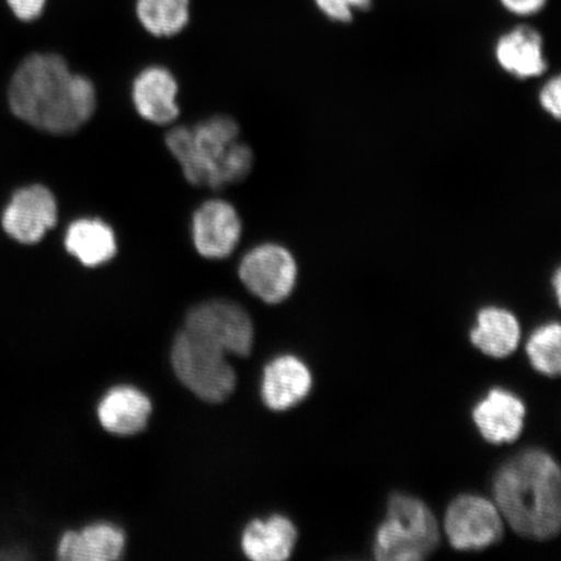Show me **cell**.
<instances>
[{"mask_svg":"<svg viewBox=\"0 0 561 561\" xmlns=\"http://www.w3.org/2000/svg\"><path fill=\"white\" fill-rule=\"evenodd\" d=\"M9 100L21 121L54 135L80 129L96 107L93 82L70 72L67 61L54 54H34L21 62Z\"/></svg>","mask_w":561,"mask_h":561,"instance_id":"6da1fadb","label":"cell"},{"mask_svg":"<svg viewBox=\"0 0 561 561\" xmlns=\"http://www.w3.org/2000/svg\"><path fill=\"white\" fill-rule=\"evenodd\" d=\"M493 493L503 520L533 541H549L561 526V474L549 453L531 448L497 469Z\"/></svg>","mask_w":561,"mask_h":561,"instance_id":"7a4b0ae2","label":"cell"},{"mask_svg":"<svg viewBox=\"0 0 561 561\" xmlns=\"http://www.w3.org/2000/svg\"><path fill=\"white\" fill-rule=\"evenodd\" d=\"M191 184L221 188L248 178L254 153L240 138V126L228 116H214L187 128L178 126L165 137Z\"/></svg>","mask_w":561,"mask_h":561,"instance_id":"3957f363","label":"cell"},{"mask_svg":"<svg viewBox=\"0 0 561 561\" xmlns=\"http://www.w3.org/2000/svg\"><path fill=\"white\" fill-rule=\"evenodd\" d=\"M440 541L439 525L432 510L416 496L390 497L378 526L374 556L381 561H419L430 558Z\"/></svg>","mask_w":561,"mask_h":561,"instance_id":"277c9868","label":"cell"},{"mask_svg":"<svg viewBox=\"0 0 561 561\" xmlns=\"http://www.w3.org/2000/svg\"><path fill=\"white\" fill-rule=\"evenodd\" d=\"M227 354L193 333L182 331L172 348L175 376L202 401L220 403L236 389L237 377Z\"/></svg>","mask_w":561,"mask_h":561,"instance_id":"5b68a950","label":"cell"},{"mask_svg":"<svg viewBox=\"0 0 561 561\" xmlns=\"http://www.w3.org/2000/svg\"><path fill=\"white\" fill-rule=\"evenodd\" d=\"M444 529L455 550L481 551L502 541L504 520L486 497L461 494L448 504Z\"/></svg>","mask_w":561,"mask_h":561,"instance_id":"8992f818","label":"cell"},{"mask_svg":"<svg viewBox=\"0 0 561 561\" xmlns=\"http://www.w3.org/2000/svg\"><path fill=\"white\" fill-rule=\"evenodd\" d=\"M186 331L227 355L248 356L254 345V327L248 312L230 301L215 300L187 314Z\"/></svg>","mask_w":561,"mask_h":561,"instance_id":"52a82bcc","label":"cell"},{"mask_svg":"<svg viewBox=\"0 0 561 561\" xmlns=\"http://www.w3.org/2000/svg\"><path fill=\"white\" fill-rule=\"evenodd\" d=\"M240 277L255 297L265 304L278 305L296 289L298 264L284 245L264 243L244 255L240 265Z\"/></svg>","mask_w":561,"mask_h":561,"instance_id":"ba28073f","label":"cell"},{"mask_svg":"<svg viewBox=\"0 0 561 561\" xmlns=\"http://www.w3.org/2000/svg\"><path fill=\"white\" fill-rule=\"evenodd\" d=\"M58 222V203L47 187L33 185L13 194L2 215V226L13 240L34 244Z\"/></svg>","mask_w":561,"mask_h":561,"instance_id":"9c48e42d","label":"cell"},{"mask_svg":"<svg viewBox=\"0 0 561 561\" xmlns=\"http://www.w3.org/2000/svg\"><path fill=\"white\" fill-rule=\"evenodd\" d=\"M240 216L226 201H208L193 217V241L196 251L207 259H224L241 240Z\"/></svg>","mask_w":561,"mask_h":561,"instance_id":"30bf717a","label":"cell"},{"mask_svg":"<svg viewBox=\"0 0 561 561\" xmlns=\"http://www.w3.org/2000/svg\"><path fill=\"white\" fill-rule=\"evenodd\" d=\"M472 417L477 430L489 444H511L522 436L526 407L514 392L495 388L474 405Z\"/></svg>","mask_w":561,"mask_h":561,"instance_id":"8fae6325","label":"cell"},{"mask_svg":"<svg viewBox=\"0 0 561 561\" xmlns=\"http://www.w3.org/2000/svg\"><path fill=\"white\" fill-rule=\"evenodd\" d=\"M541 33L528 25H518L496 39L494 58L497 66L517 80L541 77L549 68Z\"/></svg>","mask_w":561,"mask_h":561,"instance_id":"7c38bea8","label":"cell"},{"mask_svg":"<svg viewBox=\"0 0 561 561\" xmlns=\"http://www.w3.org/2000/svg\"><path fill=\"white\" fill-rule=\"evenodd\" d=\"M313 377L305 362L294 355H283L264 369L262 398L268 409H293L310 394Z\"/></svg>","mask_w":561,"mask_h":561,"instance_id":"4fadbf2b","label":"cell"},{"mask_svg":"<svg viewBox=\"0 0 561 561\" xmlns=\"http://www.w3.org/2000/svg\"><path fill=\"white\" fill-rule=\"evenodd\" d=\"M179 85L174 77L161 67L140 72L133 83V102L145 121L157 125L171 124L180 114Z\"/></svg>","mask_w":561,"mask_h":561,"instance_id":"5bb4252c","label":"cell"},{"mask_svg":"<svg viewBox=\"0 0 561 561\" xmlns=\"http://www.w3.org/2000/svg\"><path fill=\"white\" fill-rule=\"evenodd\" d=\"M152 411L150 399L130 386H117L104 396L98 417L105 431L117 436L142 432Z\"/></svg>","mask_w":561,"mask_h":561,"instance_id":"9a60e30c","label":"cell"},{"mask_svg":"<svg viewBox=\"0 0 561 561\" xmlns=\"http://www.w3.org/2000/svg\"><path fill=\"white\" fill-rule=\"evenodd\" d=\"M298 541L296 525L280 515L248 525L242 536L244 556L255 561H284L291 557Z\"/></svg>","mask_w":561,"mask_h":561,"instance_id":"2e32d148","label":"cell"},{"mask_svg":"<svg viewBox=\"0 0 561 561\" xmlns=\"http://www.w3.org/2000/svg\"><path fill=\"white\" fill-rule=\"evenodd\" d=\"M125 547L124 533L110 524L87 526L80 531H67L58 546L60 560L114 561L121 559Z\"/></svg>","mask_w":561,"mask_h":561,"instance_id":"e0dca14e","label":"cell"},{"mask_svg":"<svg viewBox=\"0 0 561 561\" xmlns=\"http://www.w3.org/2000/svg\"><path fill=\"white\" fill-rule=\"evenodd\" d=\"M469 336L482 354L503 359L514 354L520 342V322L506 308L488 306L477 312L476 325Z\"/></svg>","mask_w":561,"mask_h":561,"instance_id":"ac0fdd59","label":"cell"},{"mask_svg":"<svg viewBox=\"0 0 561 561\" xmlns=\"http://www.w3.org/2000/svg\"><path fill=\"white\" fill-rule=\"evenodd\" d=\"M66 249L77 261L93 268L116 255V236L102 220L80 219L70 224L67 230Z\"/></svg>","mask_w":561,"mask_h":561,"instance_id":"d6986e66","label":"cell"},{"mask_svg":"<svg viewBox=\"0 0 561 561\" xmlns=\"http://www.w3.org/2000/svg\"><path fill=\"white\" fill-rule=\"evenodd\" d=\"M137 18L153 37H173L191 21V0H137Z\"/></svg>","mask_w":561,"mask_h":561,"instance_id":"ffe728a7","label":"cell"},{"mask_svg":"<svg viewBox=\"0 0 561 561\" xmlns=\"http://www.w3.org/2000/svg\"><path fill=\"white\" fill-rule=\"evenodd\" d=\"M561 328L559 322H547L536 329L526 343V355L531 367L547 377H558L561 370Z\"/></svg>","mask_w":561,"mask_h":561,"instance_id":"44dd1931","label":"cell"},{"mask_svg":"<svg viewBox=\"0 0 561 561\" xmlns=\"http://www.w3.org/2000/svg\"><path fill=\"white\" fill-rule=\"evenodd\" d=\"M314 5L328 20L346 24L356 12L368 11L374 0H313Z\"/></svg>","mask_w":561,"mask_h":561,"instance_id":"7402d4cb","label":"cell"},{"mask_svg":"<svg viewBox=\"0 0 561 561\" xmlns=\"http://www.w3.org/2000/svg\"><path fill=\"white\" fill-rule=\"evenodd\" d=\"M538 103L547 115L560 121L561 115V80L559 76L551 77L539 90Z\"/></svg>","mask_w":561,"mask_h":561,"instance_id":"603a6c76","label":"cell"},{"mask_svg":"<svg viewBox=\"0 0 561 561\" xmlns=\"http://www.w3.org/2000/svg\"><path fill=\"white\" fill-rule=\"evenodd\" d=\"M7 3H9L13 15L21 21L31 23V21L42 16L46 9L47 0H7Z\"/></svg>","mask_w":561,"mask_h":561,"instance_id":"cb8c5ba5","label":"cell"},{"mask_svg":"<svg viewBox=\"0 0 561 561\" xmlns=\"http://www.w3.org/2000/svg\"><path fill=\"white\" fill-rule=\"evenodd\" d=\"M504 10L518 18H530L542 12L549 0H500Z\"/></svg>","mask_w":561,"mask_h":561,"instance_id":"d4e9b609","label":"cell"},{"mask_svg":"<svg viewBox=\"0 0 561 561\" xmlns=\"http://www.w3.org/2000/svg\"><path fill=\"white\" fill-rule=\"evenodd\" d=\"M560 284H561L560 270H557L556 275H553V277H552V285H553V290H556V296H557L558 301H560V291H561Z\"/></svg>","mask_w":561,"mask_h":561,"instance_id":"484cf974","label":"cell"}]
</instances>
